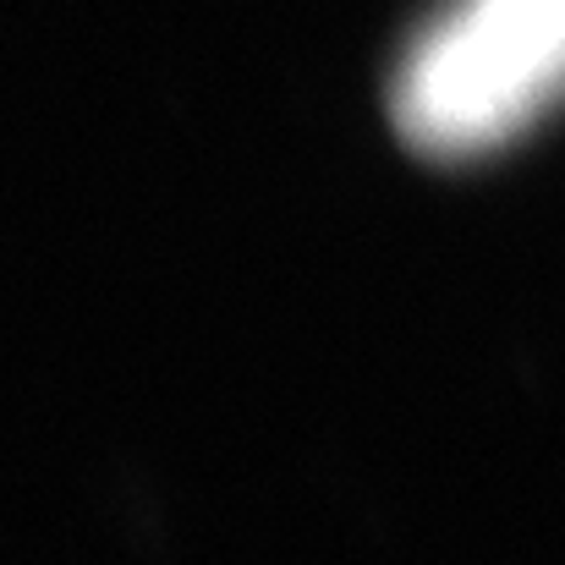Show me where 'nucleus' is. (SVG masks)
I'll use <instances>...</instances> for the list:
<instances>
[{
    "label": "nucleus",
    "instance_id": "nucleus-1",
    "mask_svg": "<svg viewBox=\"0 0 565 565\" xmlns=\"http://www.w3.org/2000/svg\"><path fill=\"white\" fill-rule=\"evenodd\" d=\"M565 99V0H450L390 88L401 138L434 160L489 154Z\"/></svg>",
    "mask_w": 565,
    "mask_h": 565
}]
</instances>
